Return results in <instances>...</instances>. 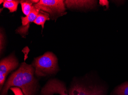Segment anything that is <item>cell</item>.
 <instances>
[{"label":"cell","instance_id":"9","mask_svg":"<svg viewBox=\"0 0 128 95\" xmlns=\"http://www.w3.org/2000/svg\"><path fill=\"white\" fill-rule=\"evenodd\" d=\"M40 0H21L20 3L21 5L22 12L25 15L28 16L30 14L33 8V5L37 3Z\"/></svg>","mask_w":128,"mask_h":95},{"label":"cell","instance_id":"2","mask_svg":"<svg viewBox=\"0 0 128 95\" xmlns=\"http://www.w3.org/2000/svg\"><path fill=\"white\" fill-rule=\"evenodd\" d=\"M32 65L38 77L55 74L59 70L58 59L52 52H46L43 55L35 58Z\"/></svg>","mask_w":128,"mask_h":95},{"label":"cell","instance_id":"5","mask_svg":"<svg viewBox=\"0 0 128 95\" xmlns=\"http://www.w3.org/2000/svg\"><path fill=\"white\" fill-rule=\"evenodd\" d=\"M18 65L19 62L14 54L1 59L0 62V91L4 86L8 73L16 69Z\"/></svg>","mask_w":128,"mask_h":95},{"label":"cell","instance_id":"13","mask_svg":"<svg viewBox=\"0 0 128 95\" xmlns=\"http://www.w3.org/2000/svg\"><path fill=\"white\" fill-rule=\"evenodd\" d=\"M10 90L13 92L14 95H24L22 90L18 87H11Z\"/></svg>","mask_w":128,"mask_h":95},{"label":"cell","instance_id":"14","mask_svg":"<svg viewBox=\"0 0 128 95\" xmlns=\"http://www.w3.org/2000/svg\"><path fill=\"white\" fill-rule=\"evenodd\" d=\"M4 37L3 34H2V32H0V53L1 54L2 51L3 49L4 45Z\"/></svg>","mask_w":128,"mask_h":95},{"label":"cell","instance_id":"15","mask_svg":"<svg viewBox=\"0 0 128 95\" xmlns=\"http://www.w3.org/2000/svg\"><path fill=\"white\" fill-rule=\"evenodd\" d=\"M4 1H5V0H0V4H1V3H2V2H4Z\"/></svg>","mask_w":128,"mask_h":95},{"label":"cell","instance_id":"16","mask_svg":"<svg viewBox=\"0 0 128 95\" xmlns=\"http://www.w3.org/2000/svg\"><path fill=\"white\" fill-rule=\"evenodd\" d=\"M106 95L105 94H102V95Z\"/></svg>","mask_w":128,"mask_h":95},{"label":"cell","instance_id":"6","mask_svg":"<svg viewBox=\"0 0 128 95\" xmlns=\"http://www.w3.org/2000/svg\"><path fill=\"white\" fill-rule=\"evenodd\" d=\"M69 95L66 85L62 81L56 79L49 80L41 90L40 95Z\"/></svg>","mask_w":128,"mask_h":95},{"label":"cell","instance_id":"10","mask_svg":"<svg viewBox=\"0 0 128 95\" xmlns=\"http://www.w3.org/2000/svg\"><path fill=\"white\" fill-rule=\"evenodd\" d=\"M50 16L48 13L39 10L38 14L34 23L38 25L41 26L42 29L44 27V23L47 20H49Z\"/></svg>","mask_w":128,"mask_h":95},{"label":"cell","instance_id":"4","mask_svg":"<svg viewBox=\"0 0 128 95\" xmlns=\"http://www.w3.org/2000/svg\"><path fill=\"white\" fill-rule=\"evenodd\" d=\"M104 86L92 82L89 83H75L68 91L69 95H101L106 93Z\"/></svg>","mask_w":128,"mask_h":95},{"label":"cell","instance_id":"7","mask_svg":"<svg viewBox=\"0 0 128 95\" xmlns=\"http://www.w3.org/2000/svg\"><path fill=\"white\" fill-rule=\"evenodd\" d=\"M65 6L68 8L92 10L97 7L96 0H65Z\"/></svg>","mask_w":128,"mask_h":95},{"label":"cell","instance_id":"3","mask_svg":"<svg viewBox=\"0 0 128 95\" xmlns=\"http://www.w3.org/2000/svg\"><path fill=\"white\" fill-rule=\"evenodd\" d=\"M38 10L48 13L52 20L66 15L65 5L62 0H41L33 5Z\"/></svg>","mask_w":128,"mask_h":95},{"label":"cell","instance_id":"12","mask_svg":"<svg viewBox=\"0 0 128 95\" xmlns=\"http://www.w3.org/2000/svg\"><path fill=\"white\" fill-rule=\"evenodd\" d=\"M20 1L13 0H5L3 3L4 8H7L10 11V12H14L16 11L18 4Z\"/></svg>","mask_w":128,"mask_h":95},{"label":"cell","instance_id":"1","mask_svg":"<svg viewBox=\"0 0 128 95\" xmlns=\"http://www.w3.org/2000/svg\"><path fill=\"white\" fill-rule=\"evenodd\" d=\"M34 75L35 70L32 65L23 62L10 76L0 95H8V90L12 87L20 88L24 95H40V86Z\"/></svg>","mask_w":128,"mask_h":95},{"label":"cell","instance_id":"8","mask_svg":"<svg viewBox=\"0 0 128 95\" xmlns=\"http://www.w3.org/2000/svg\"><path fill=\"white\" fill-rule=\"evenodd\" d=\"M39 10L33 6L32 10L30 14L26 17H22V26L17 29V32L20 34H26L30 23L34 22L37 17Z\"/></svg>","mask_w":128,"mask_h":95},{"label":"cell","instance_id":"11","mask_svg":"<svg viewBox=\"0 0 128 95\" xmlns=\"http://www.w3.org/2000/svg\"><path fill=\"white\" fill-rule=\"evenodd\" d=\"M112 95H128V82L117 86L112 93Z\"/></svg>","mask_w":128,"mask_h":95}]
</instances>
